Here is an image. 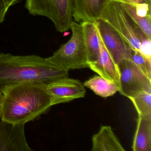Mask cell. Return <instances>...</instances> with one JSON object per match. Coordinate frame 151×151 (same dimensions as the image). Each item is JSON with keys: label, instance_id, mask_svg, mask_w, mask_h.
Instances as JSON below:
<instances>
[{"label": "cell", "instance_id": "cell-9", "mask_svg": "<svg viewBox=\"0 0 151 151\" xmlns=\"http://www.w3.org/2000/svg\"><path fill=\"white\" fill-rule=\"evenodd\" d=\"M25 124L0 121V151H31L25 135Z\"/></svg>", "mask_w": 151, "mask_h": 151}, {"label": "cell", "instance_id": "cell-8", "mask_svg": "<svg viewBox=\"0 0 151 151\" xmlns=\"http://www.w3.org/2000/svg\"><path fill=\"white\" fill-rule=\"evenodd\" d=\"M52 106L83 98L86 90L83 84L77 79L63 78L47 85Z\"/></svg>", "mask_w": 151, "mask_h": 151}, {"label": "cell", "instance_id": "cell-1", "mask_svg": "<svg viewBox=\"0 0 151 151\" xmlns=\"http://www.w3.org/2000/svg\"><path fill=\"white\" fill-rule=\"evenodd\" d=\"M47 85L22 83L1 88L4 100L1 120L13 124H25L45 114L52 106Z\"/></svg>", "mask_w": 151, "mask_h": 151}, {"label": "cell", "instance_id": "cell-19", "mask_svg": "<svg viewBox=\"0 0 151 151\" xmlns=\"http://www.w3.org/2000/svg\"><path fill=\"white\" fill-rule=\"evenodd\" d=\"M137 31L140 43L139 52L146 59L151 61V40L147 37L137 25Z\"/></svg>", "mask_w": 151, "mask_h": 151}, {"label": "cell", "instance_id": "cell-14", "mask_svg": "<svg viewBox=\"0 0 151 151\" xmlns=\"http://www.w3.org/2000/svg\"><path fill=\"white\" fill-rule=\"evenodd\" d=\"M133 151H151V120L138 116L132 145Z\"/></svg>", "mask_w": 151, "mask_h": 151}, {"label": "cell", "instance_id": "cell-22", "mask_svg": "<svg viewBox=\"0 0 151 151\" xmlns=\"http://www.w3.org/2000/svg\"><path fill=\"white\" fill-rule=\"evenodd\" d=\"M108 2L110 1H117L122 3H127L136 6L139 3L147 2L151 3V0H107Z\"/></svg>", "mask_w": 151, "mask_h": 151}, {"label": "cell", "instance_id": "cell-7", "mask_svg": "<svg viewBox=\"0 0 151 151\" xmlns=\"http://www.w3.org/2000/svg\"><path fill=\"white\" fill-rule=\"evenodd\" d=\"M99 35L106 49L118 65L124 59H129L132 49L107 23L101 19L95 22Z\"/></svg>", "mask_w": 151, "mask_h": 151}, {"label": "cell", "instance_id": "cell-16", "mask_svg": "<svg viewBox=\"0 0 151 151\" xmlns=\"http://www.w3.org/2000/svg\"><path fill=\"white\" fill-rule=\"evenodd\" d=\"M138 116L151 120V92L142 91L130 98Z\"/></svg>", "mask_w": 151, "mask_h": 151}, {"label": "cell", "instance_id": "cell-24", "mask_svg": "<svg viewBox=\"0 0 151 151\" xmlns=\"http://www.w3.org/2000/svg\"><path fill=\"white\" fill-rule=\"evenodd\" d=\"M3 100H4V97L3 94L1 91H0V115L1 114L2 111V107H3Z\"/></svg>", "mask_w": 151, "mask_h": 151}, {"label": "cell", "instance_id": "cell-15", "mask_svg": "<svg viewBox=\"0 0 151 151\" xmlns=\"http://www.w3.org/2000/svg\"><path fill=\"white\" fill-rule=\"evenodd\" d=\"M83 85L95 94L104 98L113 96L120 89L114 82L99 76L91 78L84 83Z\"/></svg>", "mask_w": 151, "mask_h": 151}, {"label": "cell", "instance_id": "cell-17", "mask_svg": "<svg viewBox=\"0 0 151 151\" xmlns=\"http://www.w3.org/2000/svg\"><path fill=\"white\" fill-rule=\"evenodd\" d=\"M122 4L135 24L140 28L147 38L151 40V17L139 16L135 12V6L127 3Z\"/></svg>", "mask_w": 151, "mask_h": 151}, {"label": "cell", "instance_id": "cell-3", "mask_svg": "<svg viewBox=\"0 0 151 151\" xmlns=\"http://www.w3.org/2000/svg\"><path fill=\"white\" fill-rule=\"evenodd\" d=\"M70 29L72 32L70 39L46 60L58 67L69 70L88 68L83 27L81 24L73 21Z\"/></svg>", "mask_w": 151, "mask_h": 151}, {"label": "cell", "instance_id": "cell-2", "mask_svg": "<svg viewBox=\"0 0 151 151\" xmlns=\"http://www.w3.org/2000/svg\"><path fill=\"white\" fill-rule=\"evenodd\" d=\"M68 70L58 67L38 55L0 53V90L22 83L47 85L69 76Z\"/></svg>", "mask_w": 151, "mask_h": 151}, {"label": "cell", "instance_id": "cell-21", "mask_svg": "<svg viewBox=\"0 0 151 151\" xmlns=\"http://www.w3.org/2000/svg\"><path fill=\"white\" fill-rule=\"evenodd\" d=\"M9 7L6 4L5 0H0V24L3 22L5 20L6 14L8 11Z\"/></svg>", "mask_w": 151, "mask_h": 151}, {"label": "cell", "instance_id": "cell-4", "mask_svg": "<svg viewBox=\"0 0 151 151\" xmlns=\"http://www.w3.org/2000/svg\"><path fill=\"white\" fill-rule=\"evenodd\" d=\"M25 6L30 14L50 19L57 31L64 32L70 29L74 0H26Z\"/></svg>", "mask_w": 151, "mask_h": 151}, {"label": "cell", "instance_id": "cell-13", "mask_svg": "<svg viewBox=\"0 0 151 151\" xmlns=\"http://www.w3.org/2000/svg\"><path fill=\"white\" fill-rule=\"evenodd\" d=\"M80 24L83 27L88 63L93 62L98 59L100 51L99 37L96 24L91 22H83Z\"/></svg>", "mask_w": 151, "mask_h": 151}, {"label": "cell", "instance_id": "cell-18", "mask_svg": "<svg viewBox=\"0 0 151 151\" xmlns=\"http://www.w3.org/2000/svg\"><path fill=\"white\" fill-rule=\"evenodd\" d=\"M129 59L147 77L151 80V61L146 59L139 51L133 50Z\"/></svg>", "mask_w": 151, "mask_h": 151}, {"label": "cell", "instance_id": "cell-10", "mask_svg": "<svg viewBox=\"0 0 151 151\" xmlns=\"http://www.w3.org/2000/svg\"><path fill=\"white\" fill-rule=\"evenodd\" d=\"M99 35L100 47L99 55L96 61L88 63V68L99 76L114 82L120 88V72L118 65L112 59L99 34Z\"/></svg>", "mask_w": 151, "mask_h": 151}, {"label": "cell", "instance_id": "cell-20", "mask_svg": "<svg viewBox=\"0 0 151 151\" xmlns=\"http://www.w3.org/2000/svg\"><path fill=\"white\" fill-rule=\"evenodd\" d=\"M151 3L144 2L135 6L136 14L141 17H151Z\"/></svg>", "mask_w": 151, "mask_h": 151}, {"label": "cell", "instance_id": "cell-11", "mask_svg": "<svg viewBox=\"0 0 151 151\" xmlns=\"http://www.w3.org/2000/svg\"><path fill=\"white\" fill-rule=\"evenodd\" d=\"M107 0H74L73 18L76 22H95L100 19Z\"/></svg>", "mask_w": 151, "mask_h": 151}, {"label": "cell", "instance_id": "cell-12", "mask_svg": "<svg viewBox=\"0 0 151 151\" xmlns=\"http://www.w3.org/2000/svg\"><path fill=\"white\" fill-rule=\"evenodd\" d=\"M91 151H124L122 145L110 126H101L92 138Z\"/></svg>", "mask_w": 151, "mask_h": 151}, {"label": "cell", "instance_id": "cell-5", "mask_svg": "<svg viewBox=\"0 0 151 151\" xmlns=\"http://www.w3.org/2000/svg\"><path fill=\"white\" fill-rule=\"evenodd\" d=\"M100 19L107 23L134 51H139L140 43L137 25L121 2L109 1L104 7Z\"/></svg>", "mask_w": 151, "mask_h": 151}, {"label": "cell", "instance_id": "cell-6", "mask_svg": "<svg viewBox=\"0 0 151 151\" xmlns=\"http://www.w3.org/2000/svg\"><path fill=\"white\" fill-rule=\"evenodd\" d=\"M117 65L120 72L118 91L122 95L129 99L142 91L151 92V80L130 59H123Z\"/></svg>", "mask_w": 151, "mask_h": 151}, {"label": "cell", "instance_id": "cell-23", "mask_svg": "<svg viewBox=\"0 0 151 151\" xmlns=\"http://www.w3.org/2000/svg\"><path fill=\"white\" fill-rule=\"evenodd\" d=\"M21 0H5L6 4L9 8L14 5H16Z\"/></svg>", "mask_w": 151, "mask_h": 151}]
</instances>
